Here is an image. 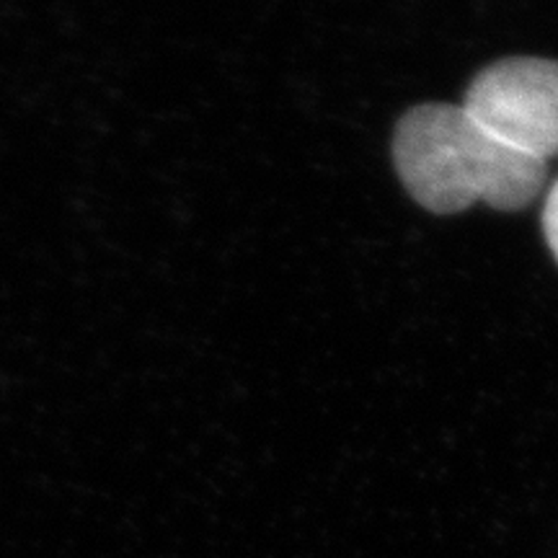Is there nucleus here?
<instances>
[{
  "label": "nucleus",
  "instance_id": "f257e3e1",
  "mask_svg": "<svg viewBox=\"0 0 558 558\" xmlns=\"http://www.w3.org/2000/svg\"><path fill=\"white\" fill-rule=\"evenodd\" d=\"M396 171L407 192L435 215H456L476 202L514 213L546 184L548 166L507 148L460 104L409 109L393 132Z\"/></svg>",
  "mask_w": 558,
  "mask_h": 558
},
{
  "label": "nucleus",
  "instance_id": "f03ea898",
  "mask_svg": "<svg viewBox=\"0 0 558 558\" xmlns=\"http://www.w3.org/2000/svg\"><path fill=\"white\" fill-rule=\"evenodd\" d=\"M507 148L543 160L558 156V62L507 58L481 70L460 104Z\"/></svg>",
  "mask_w": 558,
  "mask_h": 558
},
{
  "label": "nucleus",
  "instance_id": "7ed1b4c3",
  "mask_svg": "<svg viewBox=\"0 0 558 558\" xmlns=\"http://www.w3.org/2000/svg\"><path fill=\"white\" fill-rule=\"evenodd\" d=\"M543 233H546L550 254H554V259L558 262V181L550 186L546 207H543Z\"/></svg>",
  "mask_w": 558,
  "mask_h": 558
}]
</instances>
